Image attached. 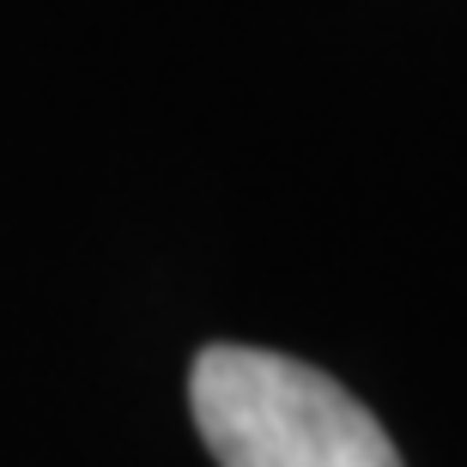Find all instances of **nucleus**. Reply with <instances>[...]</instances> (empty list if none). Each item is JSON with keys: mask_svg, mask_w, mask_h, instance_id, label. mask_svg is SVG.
<instances>
[{"mask_svg": "<svg viewBox=\"0 0 467 467\" xmlns=\"http://www.w3.org/2000/svg\"><path fill=\"white\" fill-rule=\"evenodd\" d=\"M189 407L219 467H400L370 407L261 347H207L189 370Z\"/></svg>", "mask_w": 467, "mask_h": 467, "instance_id": "nucleus-1", "label": "nucleus"}]
</instances>
